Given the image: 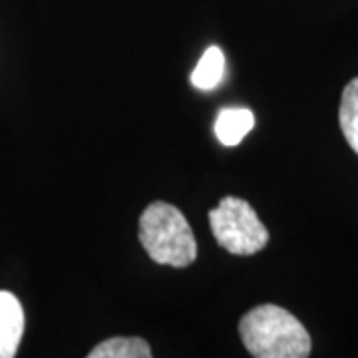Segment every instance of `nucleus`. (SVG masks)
<instances>
[{"label":"nucleus","instance_id":"f257e3e1","mask_svg":"<svg viewBox=\"0 0 358 358\" xmlns=\"http://www.w3.org/2000/svg\"><path fill=\"white\" fill-rule=\"evenodd\" d=\"M239 334L255 358H307L313 348L303 322L277 305L251 308L239 320Z\"/></svg>","mask_w":358,"mask_h":358},{"label":"nucleus","instance_id":"f03ea898","mask_svg":"<svg viewBox=\"0 0 358 358\" xmlns=\"http://www.w3.org/2000/svg\"><path fill=\"white\" fill-rule=\"evenodd\" d=\"M140 243L157 265L183 268L197 259V241L187 219L166 201H154L143 209Z\"/></svg>","mask_w":358,"mask_h":358},{"label":"nucleus","instance_id":"7ed1b4c3","mask_svg":"<svg viewBox=\"0 0 358 358\" xmlns=\"http://www.w3.org/2000/svg\"><path fill=\"white\" fill-rule=\"evenodd\" d=\"M209 225L221 249L231 255H255L268 243V231L255 209L241 197H223L209 211Z\"/></svg>","mask_w":358,"mask_h":358},{"label":"nucleus","instance_id":"20e7f679","mask_svg":"<svg viewBox=\"0 0 358 358\" xmlns=\"http://www.w3.org/2000/svg\"><path fill=\"white\" fill-rule=\"evenodd\" d=\"M24 333V310L8 291H0V358H13Z\"/></svg>","mask_w":358,"mask_h":358},{"label":"nucleus","instance_id":"39448f33","mask_svg":"<svg viewBox=\"0 0 358 358\" xmlns=\"http://www.w3.org/2000/svg\"><path fill=\"white\" fill-rule=\"evenodd\" d=\"M255 126V115L247 108H225L215 120V136L223 145H237Z\"/></svg>","mask_w":358,"mask_h":358},{"label":"nucleus","instance_id":"423d86ee","mask_svg":"<svg viewBox=\"0 0 358 358\" xmlns=\"http://www.w3.org/2000/svg\"><path fill=\"white\" fill-rule=\"evenodd\" d=\"M225 76V54L219 46H209L199 58L192 74L193 88L209 92L215 90Z\"/></svg>","mask_w":358,"mask_h":358},{"label":"nucleus","instance_id":"0eeeda50","mask_svg":"<svg viewBox=\"0 0 358 358\" xmlns=\"http://www.w3.org/2000/svg\"><path fill=\"white\" fill-rule=\"evenodd\" d=\"M88 358H152V348L140 336H114L94 346Z\"/></svg>","mask_w":358,"mask_h":358},{"label":"nucleus","instance_id":"6e6552de","mask_svg":"<svg viewBox=\"0 0 358 358\" xmlns=\"http://www.w3.org/2000/svg\"><path fill=\"white\" fill-rule=\"evenodd\" d=\"M338 122L348 145L358 155V76L352 78L343 90Z\"/></svg>","mask_w":358,"mask_h":358}]
</instances>
